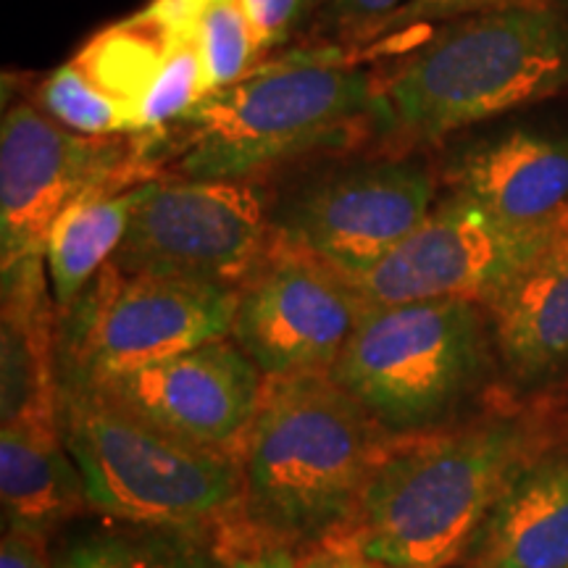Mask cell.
I'll list each match as a JSON object with an SVG mask.
<instances>
[{"label": "cell", "mask_w": 568, "mask_h": 568, "mask_svg": "<svg viewBox=\"0 0 568 568\" xmlns=\"http://www.w3.org/2000/svg\"><path fill=\"white\" fill-rule=\"evenodd\" d=\"M474 568L568 566V437H548L474 539Z\"/></svg>", "instance_id": "obj_17"}, {"label": "cell", "mask_w": 568, "mask_h": 568, "mask_svg": "<svg viewBox=\"0 0 568 568\" xmlns=\"http://www.w3.org/2000/svg\"><path fill=\"white\" fill-rule=\"evenodd\" d=\"M439 174L410 153L339 163L272 205L274 245L358 280L435 209Z\"/></svg>", "instance_id": "obj_9"}, {"label": "cell", "mask_w": 568, "mask_h": 568, "mask_svg": "<svg viewBox=\"0 0 568 568\" xmlns=\"http://www.w3.org/2000/svg\"><path fill=\"white\" fill-rule=\"evenodd\" d=\"M545 3H556V0H410L400 11H395L393 17L382 21V27L374 32V38L366 45L387 42L403 32H418L424 27H437L453 19L474 17V13L524 9V6Z\"/></svg>", "instance_id": "obj_24"}, {"label": "cell", "mask_w": 568, "mask_h": 568, "mask_svg": "<svg viewBox=\"0 0 568 568\" xmlns=\"http://www.w3.org/2000/svg\"><path fill=\"white\" fill-rule=\"evenodd\" d=\"M59 426L88 506L113 521L201 529L240 506V458L169 435L98 389L59 379Z\"/></svg>", "instance_id": "obj_6"}, {"label": "cell", "mask_w": 568, "mask_h": 568, "mask_svg": "<svg viewBox=\"0 0 568 568\" xmlns=\"http://www.w3.org/2000/svg\"><path fill=\"white\" fill-rule=\"evenodd\" d=\"M38 105L53 122L77 134H134L132 119L122 103L109 95L74 59L45 77L38 90Z\"/></svg>", "instance_id": "obj_23"}, {"label": "cell", "mask_w": 568, "mask_h": 568, "mask_svg": "<svg viewBox=\"0 0 568 568\" xmlns=\"http://www.w3.org/2000/svg\"><path fill=\"white\" fill-rule=\"evenodd\" d=\"M0 568H51L45 556V539L9 529L0 545Z\"/></svg>", "instance_id": "obj_29"}, {"label": "cell", "mask_w": 568, "mask_h": 568, "mask_svg": "<svg viewBox=\"0 0 568 568\" xmlns=\"http://www.w3.org/2000/svg\"><path fill=\"white\" fill-rule=\"evenodd\" d=\"M564 568H568V566H564Z\"/></svg>", "instance_id": "obj_30"}, {"label": "cell", "mask_w": 568, "mask_h": 568, "mask_svg": "<svg viewBox=\"0 0 568 568\" xmlns=\"http://www.w3.org/2000/svg\"><path fill=\"white\" fill-rule=\"evenodd\" d=\"M374 71L318 48L253 67L161 130L163 166L187 180L255 182L368 124Z\"/></svg>", "instance_id": "obj_4"}, {"label": "cell", "mask_w": 568, "mask_h": 568, "mask_svg": "<svg viewBox=\"0 0 568 568\" xmlns=\"http://www.w3.org/2000/svg\"><path fill=\"white\" fill-rule=\"evenodd\" d=\"M224 568H297V558L290 545L245 531V537L226 552Z\"/></svg>", "instance_id": "obj_27"}, {"label": "cell", "mask_w": 568, "mask_h": 568, "mask_svg": "<svg viewBox=\"0 0 568 568\" xmlns=\"http://www.w3.org/2000/svg\"><path fill=\"white\" fill-rule=\"evenodd\" d=\"M364 308L351 276L274 245L237 290L230 337L266 379L329 374Z\"/></svg>", "instance_id": "obj_12"}, {"label": "cell", "mask_w": 568, "mask_h": 568, "mask_svg": "<svg viewBox=\"0 0 568 568\" xmlns=\"http://www.w3.org/2000/svg\"><path fill=\"white\" fill-rule=\"evenodd\" d=\"M74 61L122 103L134 134L169 130L209 95L197 55L142 9L90 38Z\"/></svg>", "instance_id": "obj_15"}, {"label": "cell", "mask_w": 568, "mask_h": 568, "mask_svg": "<svg viewBox=\"0 0 568 568\" xmlns=\"http://www.w3.org/2000/svg\"><path fill=\"white\" fill-rule=\"evenodd\" d=\"M297 568H395L382 564V560L368 558L366 552L353 548L345 539H329V542L316 545L314 550L305 556Z\"/></svg>", "instance_id": "obj_28"}, {"label": "cell", "mask_w": 568, "mask_h": 568, "mask_svg": "<svg viewBox=\"0 0 568 568\" xmlns=\"http://www.w3.org/2000/svg\"><path fill=\"white\" fill-rule=\"evenodd\" d=\"M493 351L481 303L366 305L329 376L389 439H408L450 424L485 382Z\"/></svg>", "instance_id": "obj_5"}, {"label": "cell", "mask_w": 568, "mask_h": 568, "mask_svg": "<svg viewBox=\"0 0 568 568\" xmlns=\"http://www.w3.org/2000/svg\"><path fill=\"white\" fill-rule=\"evenodd\" d=\"M510 382L537 389L568 368V224L487 305Z\"/></svg>", "instance_id": "obj_16"}, {"label": "cell", "mask_w": 568, "mask_h": 568, "mask_svg": "<svg viewBox=\"0 0 568 568\" xmlns=\"http://www.w3.org/2000/svg\"><path fill=\"white\" fill-rule=\"evenodd\" d=\"M161 174V132L90 138L53 122L40 105H11L0 126V268L45 258L53 222L74 203Z\"/></svg>", "instance_id": "obj_7"}, {"label": "cell", "mask_w": 568, "mask_h": 568, "mask_svg": "<svg viewBox=\"0 0 568 568\" xmlns=\"http://www.w3.org/2000/svg\"><path fill=\"white\" fill-rule=\"evenodd\" d=\"M322 0H240L251 24L258 55L282 51L311 19H316Z\"/></svg>", "instance_id": "obj_25"}, {"label": "cell", "mask_w": 568, "mask_h": 568, "mask_svg": "<svg viewBox=\"0 0 568 568\" xmlns=\"http://www.w3.org/2000/svg\"><path fill=\"white\" fill-rule=\"evenodd\" d=\"M447 193L516 224L568 211V126L516 124L450 148L437 169Z\"/></svg>", "instance_id": "obj_14"}, {"label": "cell", "mask_w": 568, "mask_h": 568, "mask_svg": "<svg viewBox=\"0 0 568 568\" xmlns=\"http://www.w3.org/2000/svg\"><path fill=\"white\" fill-rule=\"evenodd\" d=\"M387 435L329 374L266 379L245 439V531L295 548L343 535Z\"/></svg>", "instance_id": "obj_3"}, {"label": "cell", "mask_w": 568, "mask_h": 568, "mask_svg": "<svg viewBox=\"0 0 568 568\" xmlns=\"http://www.w3.org/2000/svg\"><path fill=\"white\" fill-rule=\"evenodd\" d=\"M272 251V203L255 182L159 176L142 184L111 264L240 290Z\"/></svg>", "instance_id": "obj_10"}, {"label": "cell", "mask_w": 568, "mask_h": 568, "mask_svg": "<svg viewBox=\"0 0 568 568\" xmlns=\"http://www.w3.org/2000/svg\"><path fill=\"white\" fill-rule=\"evenodd\" d=\"M142 11L197 55L209 92L243 80L261 59L240 0H151Z\"/></svg>", "instance_id": "obj_21"}, {"label": "cell", "mask_w": 568, "mask_h": 568, "mask_svg": "<svg viewBox=\"0 0 568 568\" xmlns=\"http://www.w3.org/2000/svg\"><path fill=\"white\" fill-rule=\"evenodd\" d=\"M142 184L122 193L84 197L55 219L45 243V274L55 308L67 311L103 266L111 264L130 230Z\"/></svg>", "instance_id": "obj_20"}, {"label": "cell", "mask_w": 568, "mask_h": 568, "mask_svg": "<svg viewBox=\"0 0 568 568\" xmlns=\"http://www.w3.org/2000/svg\"><path fill=\"white\" fill-rule=\"evenodd\" d=\"M237 290L113 264L63 311L61 379L101 385L230 337Z\"/></svg>", "instance_id": "obj_8"}, {"label": "cell", "mask_w": 568, "mask_h": 568, "mask_svg": "<svg viewBox=\"0 0 568 568\" xmlns=\"http://www.w3.org/2000/svg\"><path fill=\"white\" fill-rule=\"evenodd\" d=\"M0 500L6 527L45 539L88 506L80 466L59 416H27L0 429Z\"/></svg>", "instance_id": "obj_18"}, {"label": "cell", "mask_w": 568, "mask_h": 568, "mask_svg": "<svg viewBox=\"0 0 568 568\" xmlns=\"http://www.w3.org/2000/svg\"><path fill=\"white\" fill-rule=\"evenodd\" d=\"M529 410L389 445L361 495L345 539L395 568H445L468 550L521 466L548 443Z\"/></svg>", "instance_id": "obj_2"}, {"label": "cell", "mask_w": 568, "mask_h": 568, "mask_svg": "<svg viewBox=\"0 0 568 568\" xmlns=\"http://www.w3.org/2000/svg\"><path fill=\"white\" fill-rule=\"evenodd\" d=\"M55 568H213V560L201 529L124 524L71 542Z\"/></svg>", "instance_id": "obj_22"}, {"label": "cell", "mask_w": 568, "mask_h": 568, "mask_svg": "<svg viewBox=\"0 0 568 568\" xmlns=\"http://www.w3.org/2000/svg\"><path fill=\"white\" fill-rule=\"evenodd\" d=\"M566 224L568 211L542 224H516L447 193L382 264L353 284L366 305L458 297L487 308Z\"/></svg>", "instance_id": "obj_11"}, {"label": "cell", "mask_w": 568, "mask_h": 568, "mask_svg": "<svg viewBox=\"0 0 568 568\" xmlns=\"http://www.w3.org/2000/svg\"><path fill=\"white\" fill-rule=\"evenodd\" d=\"M566 90V6L474 13L437 24L400 61L374 71L368 126L408 153Z\"/></svg>", "instance_id": "obj_1"}, {"label": "cell", "mask_w": 568, "mask_h": 568, "mask_svg": "<svg viewBox=\"0 0 568 568\" xmlns=\"http://www.w3.org/2000/svg\"><path fill=\"white\" fill-rule=\"evenodd\" d=\"M410 0H322L316 24L322 32H335L339 40L368 42L382 21L400 11Z\"/></svg>", "instance_id": "obj_26"}, {"label": "cell", "mask_w": 568, "mask_h": 568, "mask_svg": "<svg viewBox=\"0 0 568 568\" xmlns=\"http://www.w3.org/2000/svg\"><path fill=\"white\" fill-rule=\"evenodd\" d=\"M84 387L169 435L243 458L266 376L232 337H224Z\"/></svg>", "instance_id": "obj_13"}, {"label": "cell", "mask_w": 568, "mask_h": 568, "mask_svg": "<svg viewBox=\"0 0 568 568\" xmlns=\"http://www.w3.org/2000/svg\"><path fill=\"white\" fill-rule=\"evenodd\" d=\"M45 258L3 272V422L59 416L53 297L45 290Z\"/></svg>", "instance_id": "obj_19"}]
</instances>
